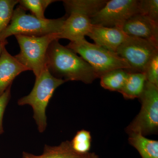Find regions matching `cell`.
Returning a JSON list of instances; mask_svg holds the SVG:
<instances>
[{
  "label": "cell",
  "mask_w": 158,
  "mask_h": 158,
  "mask_svg": "<svg viewBox=\"0 0 158 158\" xmlns=\"http://www.w3.org/2000/svg\"><path fill=\"white\" fill-rule=\"evenodd\" d=\"M128 74L123 69L110 71L99 78L100 85L105 89L119 92L124 86Z\"/></svg>",
  "instance_id": "e0dca14e"
},
{
  "label": "cell",
  "mask_w": 158,
  "mask_h": 158,
  "mask_svg": "<svg viewBox=\"0 0 158 158\" xmlns=\"http://www.w3.org/2000/svg\"><path fill=\"white\" fill-rule=\"evenodd\" d=\"M65 15L66 19L57 39H67L71 42L85 38L92 28L90 19L76 11L66 12Z\"/></svg>",
  "instance_id": "9c48e42d"
},
{
  "label": "cell",
  "mask_w": 158,
  "mask_h": 158,
  "mask_svg": "<svg viewBox=\"0 0 158 158\" xmlns=\"http://www.w3.org/2000/svg\"><path fill=\"white\" fill-rule=\"evenodd\" d=\"M128 142L140 154L141 158H158V141L139 133L128 135Z\"/></svg>",
  "instance_id": "9a60e30c"
},
{
  "label": "cell",
  "mask_w": 158,
  "mask_h": 158,
  "mask_svg": "<svg viewBox=\"0 0 158 158\" xmlns=\"http://www.w3.org/2000/svg\"><path fill=\"white\" fill-rule=\"evenodd\" d=\"M8 41L7 40L4 41H0V55L2 52L3 49L6 47V45L8 44Z\"/></svg>",
  "instance_id": "d4e9b609"
},
{
  "label": "cell",
  "mask_w": 158,
  "mask_h": 158,
  "mask_svg": "<svg viewBox=\"0 0 158 158\" xmlns=\"http://www.w3.org/2000/svg\"><path fill=\"white\" fill-rule=\"evenodd\" d=\"M11 86H10L0 96V135H2L4 132L3 126V116L6 107L11 98Z\"/></svg>",
  "instance_id": "603a6c76"
},
{
  "label": "cell",
  "mask_w": 158,
  "mask_h": 158,
  "mask_svg": "<svg viewBox=\"0 0 158 158\" xmlns=\"http://www.w3.org/2000/svg\"><path fill=\"white\" fill-rule=\"evenodd\" d=\"M107 0H65L62 1L66 12L76 11L90 18L105 6Z\"/></svg>",
  "instance_id": "5bb4252c"
},
{
  "label": "cell",
  "mask_w": 158,
  "mask_h": 158,
  "mask_svg": "<svg viewBox=\"0 0 158 158\" xmlns=\"http://www.w3.org/2000/svg\"><path fill=\"white\" fill-rule=\"evenodd\" d=\"M29 70L8 52L6 47L0 55V96L11 86L19 75Z\"/></svg>",
  "instance_id": "7c38bea8"
},
{
  "label": "cell",
  "mask_w": 158,
  "mask_h": 158,
  "mask_svg": "<svg viewBox=\"0 0 158 158\" xmlns=\"http://www.w3.org/2000/svg\"><path fill=\"white\" fill-rule=\"evenodd\" d=\"M146 82V78L144 73H129L123 87L119 93H121L126 99L139 98Z\"/></svg>",
  "instance_id": "2e32d148"
},
{
  "label": "cell",
  "mask_w": 158,
  "mask_h": 158,
  "mask_svg": "<svg viewBox=\"0 0 158 158\" xmlns=\"http://www.w3.org/2000/svg\"><path fill=\"white\" fill-rule=\"evenodd\" d=\"M139 98L141 110L126 132L128 135L139 133L144 136L156 134L158 131V87L146 81Z\"/></svg>",
  "instance_id": "8992f818"
},
{
  "label": "cell",
  "mask_w": 158,
  "mask_h": 158,
  "mask_svg": "<svg viewBox=\"0 0 158 158\" xmlns=\"http://www.w3.org/2000/svg\"><path fill=\"white\" fill-rule=\"evenodd\" d=\"M87 36L93 40L95 44L115 53L128 37L121 28L94 25Z\"/></svg>",
  "instance_id": "8fae6325"
},
{
  "label": "cell",
  "mask_w": 158,
  "mask_h": 158,
  "mask_svg": "<svg viewBox=\"0 0 158 158\" xmlns=\"http://www.w3.org/2000/svg\"><path fill=\"white\" fill-rule=\"evenodd\" d=\"M158 53V44L147 40L128 36L116 50V53L124 59L130 69L129 73H144L153 57Z\"/></svg>",
  "instance_id": "52a82bcc"
},
{
  "label": "cell",
  "mask_w": 158,
  "mask_h": 158,
  "mask_svg": "<svg viewBox=\"0 0 158 158\" xmlns=\"http://www.w3.org/2000/svg\"><path fill=\"white\" fill-rule=\"evenodd\" d=\"M84 158H99L98 156L94 152H88L85 155Z\"/></svg>",
  "instance_id": "cb8c5ba5"
},
{
  "label": "cell",
  "mask_w": 158,
  "mask_h": 158,
  "mask_svg": "<svg viewBox=\"0 0 158 158\" xmlns=\"http://www.w3.org/2000/svg\"><path fill=\"white\" fill-rule=\"evenodd\" d=\"M121 28L127 36L147 40L158 44V23L143 15H133Z\"/></svg>",
  "instance_id": "30bf717a"
},
{
  "label": "cell",
  "mask_w": 158,
  "mask_h": 158,
  "mask_svg": "<svg viewBox=\"0 0 158 158\" xmlns=\"http://www.w3.org/2000/svg\"><path fill=\"white\" fill-rule=\"evenodd\" d=\"M139 13V1L111 0L90 18L94 25L121 28L130 18Z\"/></svg>",
  "instance_id": "ba28073f"
},
{
  "label": "cell",
  "mask_w": 158,
  "mask_h": 158,
  "mask_svg": "<svg viewBox=\"0 0 158 158\" xmlns=\"http://www.w3.org/2000/svg\"><path fill=\"white\" fill-rule=\"evenodd\" d=\"M85 155L77 153L73 149L70 141H66L57 146L46 144L43 152L40 155L23 152L22 158H84Z\"/></svg>",
  "instance_id": "4fadbf2b"
},
{
  "label": "cell",
  "mask_w": 158,
  "mask_h": 158,
  "mask_svg": "<svg viewBox=\"0 0 158 158\" xmlns=\"http://www.w3.org/2000/svg\"><path fill=\"white\" fill-rule=\"evenodd\" d=\"M58 40L52 41L48 49L46 66L50 73L57 78L68 81H79L91 84L98 78L96 72L81 57Z\"/></svg>",
  "instance_id": "6da1fadb"
},
{
  "label": "cell",
  "mask_w": 158,
  "mask_h": 158,
  "mask_svg": "<svg viewBox=\"0 0 158 158\" xmlns=\"http://www.w3.org/2000/svg\"><path fill=\"white\" fill-rule=\"evenodd\" d=\"M58 34L44 36L15 35L20 48L19 53L14 56L19 63L38 76L46 67V55L51 43L57 39Z\"/></svg>",
  "instance_id": "5b68a950"
},
{
  "label": "cell",
  "mask_w": 158,
  "mask_h": 158,
  "mask_svg": "<svg viewBox=\"0 0 158 158\" xmlns=\"http://www.w3.org/2000/svg\"><path fill=\"white\" fill-rule=\"evenodd\" d=\"M139 13L158 23V0L139 1Z\"/></svg>",
  "instance_id": "44dd1931"
},
{
  "label": "cell",
  "mask_w": 158,
  "mask_h": 158,
  "mask_svg": "<svg viewBox=\"0 0 158 158\" xmlns=\"http://www.w3.org/2000/svg\"><path fill=\"white\" fill-rule=\"evenodd\" d=\"M65 80L53 76L46 67L38 76L31 93L18 101L19 106L29 105L33 110V118L40 133L44 132L47 127L46 110L54 92Z\"/></svg>",
  "instance_id": "7a4b0ae2"
},
{
  "label": "cell",
  "mask_w": 158,
  "mask_h": 158,
  "mask_svg": "<svg viewBox=\"0 0 158 158\" xmlns=\"http://www.w3.org/2000/svg\"><path fill=\"white\" fill-rule=\"evenodd\" d=\"M144 73L147 81L158 87V53L150 60Z\"/></svg>",
  "instance_id": "7402d4cb"
},
{
  "label": "cell",
  "mask_w": 158,
  "mask_h": 158,
  "mask_svg": "<svg viewBox=\"0 0 158 158\" xmlns=\"http://www.w3.org/2000/svg\"><path fill=\"white\" fill-rule=\"evenodd\" d=\"M66 47L78 54L96 72L98 78L110 71L130 69L127 62L113 52L88 42L85 38L71 41Z\"/></svg>",
  "instance_id": "277c9868"
},
{
  "label": "cell",
  "mask_w": 158,
  "mask_h": 158,
  "mask_svg": "<svg viewBox=\"0 0 158 158\" xmlns=\"http://www.w3.org/2000/svg\"><path fill=\"white\" fill-rule=\"evenodd\" d=\"M18 4V0H0V34L9 25Z\"/></svg>",
  "instance_id": "ffe728a7"
},
{
  "label": "cell",
  "mask_w": 158,
  "mask_h": 158,
  "mask_svg": "<svg viewBox=\"0 0 158 158\" xmlns=\"http://www.w3.org/2000/svg\"><path fill=\"white\" fill-rule=\"evenodd\" d=\"M57 2L53 0H20L19 4L25 10L31 11L32 15L37 19H45L44 13L48 6Z\"/></svg>",
  "instance_id": "d6986e66"
},
{
  "label": "cell",
  "mask_w": 158,
  "mask_h": 158,
  "mask_svg": "<svg viewBox=\"0 0 158 158\" xmlns=\"http://www.w3.org/2000/svg\"><path fill=\"white\" fill-rule=\"evenodd\" d=\"M91 134L90 131L84 129L77 132L70 141L73 149L80 155L86 154L89 152L91 145Z\"/></svg>",
  "instance_id": "ac0fdd59"
},
{
  "label": "cell",
  "mask_w": 158,
  "mask_h": 158,
  "mask_svg": "<svg viewBox=\"0 0 158 158\" xmlns=\"http://www.w3.org/2000/svg\"><path fill=\"white\" fill-rule=\"evenodd\" d=\"M65 19V15L57 19H39L32 15L27 14L26 10L18 6L14 9L9 25L0 34V41L6 40L12 35L40 37L59 34Z\"/></svg>",
  "instance_id": "3957f363"
}]
</instances>
